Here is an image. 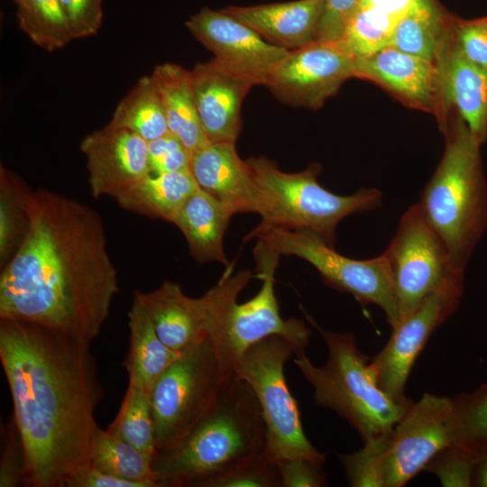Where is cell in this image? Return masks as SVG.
Wrapping results in <instances>:
<instances>
[{"label":"cell","instance_id":"14","mask_svg":"<svg viewBox=\"0 0 487 487\" xmlns=\"http://www.w3.org/2000/svg\"><path fill=\"white\" fill-rule=\"evenodd\" d=\"M354 62L340 41H315L290 51L265 86L284 104L317 110L354 77Z\"/></svg>","mask_w":487,"mask_h":487},{"label":"cell","instance_id":"23","mask_svg":"<svg viewBox=\"0 0 487 487\" xmlns=\"http://www.w3.org/2000/svg\"><path fill=\"white\" fill-rule=\"evenodd\" d=\"M234 214L200 188L185 201L171 223L185 236L191 255L199 262H218L229 266L223 239Z\"/></svg>","mask_w":487,"mask_h":487},{"label":"cell","instance_id":"17","mask_svg":"<svg viewBox=\"0 0 487 487\" xmlns=\"http://www.w3.org/2000/svg\"><path fill=\"white\" fill-rule=\"evenodd\" d=\"M80 150L95 198H114L152 174L148 142L131 131L106 125L84 137Z\"/></svg>","mask_w":487,"mask_h":487},{"label":"cell","instance_id":"8","mask_svg":"<svg viewBox=\"0 0 487 487\" xmlns=\"http://www.w3.org/2000/svg\"><path fill=\"white\" fill-rule=\"evenodd\" d=\"M295 354L283 337L271 335L252 345L235 374L253 390L265 424V456L274 464L307 458L319 464L326 455L308 439L300 412L284 375V365Z\"/></svg>","mask_w":487,"mask_h":487},{"label":"cell","instance_id":"11","mask_svg":"<svg viewBox=\"0 0 487 487\" xmlns=\"http://www.w3.org/2000/svg\"><path fill=\"white\" fill-rule=\"evenodd\" d=\"M391 276L400 320L414 312L431 293L464 282L446 249L417 203L402 214L395 234L382 253Z\"/></svg>","mask_w":487,"mask_h":487},{"label":"cell","instance_id":"16","mask_svg":"<svg viewBox=\"0 0 487 487\" xmlns=\"http://www.w3.org/2000/svg\"><path fill=\"white\" fill-rule=\"evenodd\" d=\"M185 25L215 55V60L255 85H265L290 51L267 41L224 10L204 7L190 16Z\"/></svg>","mask_w":487,"mask_h":487},{"label":"cell","instance_id":"32","mask_svg":"<svg viewBox=\"0 0 487 487\" xmlns=\"http://www.w3.org/2000/svg\"><path fill=\"white\" fill-rule=\"evenodd\" d=\"M452 400L451 446L480 460L487 454V383Z\"/></svg>","mask_w":487,"mask_h":487},{"label":"cell","instance_id":"33","mask_svg":"<svg viewBox=\"0 0 487 487\" xmlns=\"http://www.w3.org/2000/svg\"><path fill=\"white\" fill-rule=\"evenodd\" d=\"M106 430L153 458L156 447L151 393L129 383L119 411Z\"/></svg>","mask_w":487,"mask_h":487},{"label":"cell","instance_id":"3","mask_svg":"<svg viewBox=\"0 0 487 487\" xmlns=\"http://www.w3.org/2000/svg\"><path fill=\"white\" fill-rule=\"evenodd\" d=\"M265 424L251 387L236 374L224 379L198 423L173 448L156 452L158 487H198L202 482L264 452Z\"/></svg>","mask_w":487,"mask_h":487},{"label":"cell","instance_id":"6","mask_svg":"<svg viewBox=\"0 0 487 487\" xmlns=\"http://www.w3.org/2000/svg\"><path fill=\"white\" fill-rule=\"evenodd\" d=\"M318 331L328 357L316 366L306 354L294 363L312 386L315 405L335 411L360 435L363 442L390 434L412 402H399L382 391L368 370L370 358L357 346L351 332L322 328L302 309Z\"/></svg>","mask_w":487,"mask_h":487},{"label":"cell","instance_id":"44","mask_svg":"<svg viewBox=\"0 0 487 487\" xmlns=\"http://www.w3.org/2000/svg\"><path fill=\"white\" fill-rule=\"evenodd\" d=\"M69 487H145L142 483L126 480L89 466L70 482Z\"/></svg>","mask_w":487,"mask_h":487},{"label":"cell","instance_id":"37","mask_svg":"<svg viewBox=\"0 0 487 487\" xmlns=\"http://www.w3.org/2000/svg\"><path fill=\"white\" fill-rule=\"evenodd\" d=\"M478 462L468 452L449 446L436 454L424 470L435 474L445 487H469L473 486Z\"/></svg>","mask_w":487,"mask_h":487},{"label":"cell","instance_id":"40","mask_svg":"<svg viewBox=\"0 0 487 487\" xmlns=\"http://www.w3.org/2000/svg\"><path fill=\"white\" fill-rule=\"evenodd\" d=\"M148 152L153 174L189 170L191 152L170 132L148 142Z\"/></svg>","mask_w":487,"mask_h":487},{"label":"cell","instance_id":"25","mask_svg":"<svg viewBox=\"0 0 487 487\" xmlns=\"http://www.w3.org/2000/svg\"><path fill=\"white\" fill-rule=\"evenodd\" d=\"M128 326L130 344L124 364L129 383L151 393L158 378L182 352L170 349L161 341L136 291L128 312Z\"/></svg>","mask_w":487,"mask_h":487},{"label":"cell","instance_id":"21","mask_svg":"<svg viewBox=\"0 0 487 487\" xmlns=\"http://www.w3.org/2000/svg\"><path fill=\"white\" fill-rule=\"evenodd\" d=\"M161 341L176 352L207 338V312L203 296H187L180 286L165 280L156 289L135 290Z\"/></svg>","mask_w":487,"mask_h":487},{"label":"cell","instance_id":"30","mask_svg":"<svg viewBox=\"0 0 487 487\" xmlns=\"http://www.w3.org/2000/svg\"><path fill=\"white\" fill-rule=\"evenodd\" d=\"M151 456L124 439L98 426L96 428L91 466L115 476L141 482L145 487H158Z\"/></svg>","mask_w":487,"mask_h":487},{"label":"cell","instance_id":"15","mask_svg":"<svg viewBox=\"0 0 487 487\" xmlns=\"http://www.w3.org/2000/svg\"><path fill=\"white\" fill-rule=\"evenodd\" d=\"M354 77L372 81L403 105L433 115L439 129L447 127L452 109L445 87L444 67L388 46L355 58Z\"/></svg>","mask_w":487,"mask_h":487},{"label":"cell","instance_id":"29","mask_svg":"<svg viewBox=\"0 0 487 487\" xmlns=\"http://www.w3.org/2000/svg\"><path fill=\"white\" fill-rule=\"evenodd\" d=\"M107 125L131 131L147 142L170 132L162 99L152 76L139 79L117 105Z\"/></svg>","mask_w":487,"mask_h":487},{"label":"cell","instance_id":"45","mask_svg":"<svg viewBox=\"0 0 487 487\" xmlns=\"http://www.w3.org/2000/svg\"><path fill=\"white\" fill-rule=\"evenodd\" d=\"M473 485L487 487V454L476 464Z\"/></svg>","mask_w":487,"mask_h":487},{"label":"cell","instance_id":"1","mask_svg":"<svg viewBox=\"0 0 487 487\" xmlns=\"http://www.w3.org/2000/svg\"><path fill=\"white\" fill-rule=\"evenodd\" d=\"M23 205L26 231L1 271L0 318L91 345L120 291L102 218L91 207L42 188H27Z\"/></svg>","mask_w":487,"mask_h":487},{"label":"cell","instance_id":"12","mask_svg":"<svg viewBox=\"0 0 487 487\" xmlns=\"http://www.w3.org/2000/svg\"><path fill=\"white\" fill-rule=\"evenodd\" d=\"M464 282L446 286L430 295L394 327L384 347L368 363L378 387L396 401H411L405 386L412 366L433 332L458 308Z\"/></svg>","mask_w":487,"mask_h":487},{"label":"cell","instance_id":"28","mask_svg":"<svg viewBox=\"0 0 487 487\" xmlns=\"http://www.w3.org/2000/svg\"><path fill=\"white\" fill-rule=\"evenodd\" d=\"M408 10L389 3L360 5L339 41L355 58L371 56L390 46L395 27Z\"/></svg>","mask_w":487,"mask_h":487},{"label":"cell","instance_id":"5","mask_svg":"<svg viewBox=\"0 0 487 487\" xmlns=\"http://www.w3.org/2000/svg\"><path fill=\"white\" fill-rule=\"evenodd\" d=\"M257 240L253 256L262 281L259 292L248 301L237 303L238 295L254 276L247 270L231 275L230 267L203 295L207 309V335L224 378L235 374L244 353L266 337H283L298 356L305 354L311 335L304 321L280 316L274 283L281 254L265 241Z\"/></svg>","mask_w":487,"mask_h":487},{"label":"cell","instance_id":"46","mask_svg":"<svg viewBox=\"0 0 487 487\" xmlns=\"http://www.w3.org/2000/svg\"><path fill=\"white\" fill-rule=\"evenodd\" d=\"M378 1H380V0H360L358 6H360V5H368L373 4V3L378 2Z\"/></svg>","mask_w":487,"mask_h":487},{"label":"cell","instance_id":"19","mask_svg":"<svg viewBox=\"0 0 487 487\" xmlns=\"http://www.w3.org/2000/svg\"><path fill=\"white\" fill-rule=\"evenodd\" d=\"M189 170L198 187L234 214H261L262 191L235 143L208 142L192 152Z\"/></svg>","mask_w":487,"mask_h":487},{"label":"cell","instance_id":"35","mask_svg":"<svg viewBox=\"0 0 487 487\" xmlns=\"http://www.w3.org/2000/svg\"><path fill=\"white\" fill-rule=\"evenodd\" d=\"M390 434L367 440L351 454H338L346 479L353 487H384V457Z\"/></svg>","mask_w":487,"mask_h":487},{"label":"cell","instance_id":"24","mask_svg":"<svg viewBox=\"0 0 487 487\" xmlns=\"http://www.w3.org/2000/svg\"><path fill=\"white\" fill-rule=\"evenodd\" d=\"M447 103L463 118L475 140L487 141V69L468 61L454 43L444 63Z\"/></svg>","mask_w":487,"mask_h":487},{"label":"cell","instance_id":"47","mask_svg":"<svg viewBox=\"0 0 487 487\" xmlns=\"http://www.w3.org/2000/svg\"><path fill=\"white\" fill-rule=\"evenodd\" d=\"M14 3L17 1V0H13Z\"/></svg>","mask_w":487,"mask_h":487},{"label":"cell","instance_id":"38","mask_svg":"<svg viewBox=\"0 0 487 487\" xmlns=\"http://www.w3.org/2000/svg\"><path fill=\"white\" fill-rule=\"evenodd\" d=\"M1 428L0 487H15L25 482L26 457L13 414Z\"/></svg>","mask_w":487,"mask_h":487},{"label":"cell","instance_id":"20","mask_svg":"<svg viewBox=\"0 0 487 487\" xmlns=\"http://www.w3.org/2000/svg\"><path fill=\"white\" fill-rule=\"evenodd\" d=\"M326 0H296L223 9L267 41L293 51L317 41Z\"/></svg>","mask_w":487,"mask_h":487},{"label":"cell","instance_id":"10","mask_svg":"<svg viewBox=\"0 0 487 487\" xmlns=\"http://www.w3.org/2000/svg\"><path fill=\"white\" fill-rule=\"evenodd\" d=\"M265 241L280 254L294 255L310 263L327 286L351 294L360 304H373L394 327L400 320L391 276L383 254L356 260L337 253L319 234L304 229L272 227L251 238Z\"/></svg>","mask_w":487,"mask_h":487},{"label":"cell","instance_id":"43","mask_svg":"<svg viewBox=\"0 0 487 487\" xmlns=\"http://www.w3.org/2000/svg\"><path fill=\"white\" fill-rule=\"evenodd\" d=\"M360 0H326L317 41H339Z\"/></svg>","mask_w":487,"mask_h":487},{"label":"cell","instance_id":"26","mask_svg":"<svg viewBox=\"0 0 487 487\" xmlns=\"http://www.w3.org/2000/svg\"><path fill=\"white\" fill-rule=\"evenodd\" d=\"M151 76L162 99L169 131L191 154L207 144L197 113L190 71L177 64L164 63L155 67Z\"/></svg>","mask_w":487,"mask_h":487},{"label":"cell","instance_id":"13","mask_svg":"<svg viewBox=\"0 0 487 487\" xmlns=\"http://www.w3.org/2000/svg\"><path fill=\"white\" fill-rule=\"evenodd\" d=\"M452 398L425 393L411 402L391 432L384 487H401L452 445Z\"/></svg>","mask_w":487,"mask_h":487},{"label":"cell","instance_id":"36","mask_svg":"<svg viewBox=\"0 0 487 487\" xmlns=\"http://www.w3.org/2000/svg\"><path fill=\"white\" fill-rule=\"evenodd\" d=\"M198 487H281V483L276 464L262 453L209 477Z\"/></svg>","mask_w":487,"mask_h":487},{"label":"cell","instance_id":"39","mask_svg":"<svg viewBox=\"0 0 487 487\" xmlns=\"http://www.w3.org/2000/svg\"><path fill=\"white\" fill-rule=\"evenodd\" d=\"M454 43L468 61L487 69V17L455 18Z\"/></svg>","mask_w":487,"mask_h":487},{"label":"cell","instance_id":"34","mask_svg":"<svg viewBox=\"0 0 487 487\" xmlns=\"http://www.w3.org/2000/svg\"><path fill=\"white\" fill-rule=\"evenodd\" d=\"M27 187L1 165L0 258L5 262L17 249L27 227L23 198Z\"/></svg>","mask_w":487,"mask_h":487},{"label":"cell","instance_id":"22","mask_svg":"<svg viewBox=\"0 0 487 487\" xmlns=\"http://www.w3.org/2000/svg\"><path fill=\"white\" fill-rule=\"evenodd\" d=\"M455 18L436 0H413L397 23L390 46L444 67Z\"/></svg>","mask_w":487,"mask_h":487},{"label":"cell","instance_id":"31","mask_svg":"<svg viewBox=\"0 0 487 487\" xmlns=\"http://www.w3.org/2000/svg\"><path fill=\"white\" fill-rule=\"evenodd\" d=\"M15 5L19 28L37 46L53 51L74 40L60 0H17Z\"/></svg>","mask_w":487,"mask_h":487},{"label":"cell","instance_id":"4","mask_svg":"<svg viewBox=\"0 0 487 487\" xmlns=\"http://www.w3.org/2000/svg\"><path fill=\"white\" fill-rule=\"evenodd\" d=\"M441 160L417 202L453 269L464 274L487 228V183L481 144L454 109Z\"/></svg>","mask_w":487,"mask_h":487},{"label":"cell","instance_id":"27","mask_svg":"<svg viewBox=\"0 0 487 487\" xmlns=\"http://www.w3.org/2000/svg\"><path fill=\"white\" fill-rule=\"evenodd\" d=\"M198 188L190 170L152 173L115 195L114 199L126 210L171 223L185 201Z\"/></svg>","mask_w":487,"mask_h":487},{"label":"cell","instance_id":"7","mask_svg":"<svg viewBox=\"0 0 487 487\" xmlns=\"http://www.w3.org/2000/svg\"><path fill=\"white\" fill-rule=\"evenodd\" d=\"M246 162L262 195L261 223L246 240L261 231L281 227L312 231L334 246L335 229L344 218L382 206V193L376 188H361L346 196L326 189L317 181L322 170L318 163L287 173L263 156L251 157Z\"/></svg>","mask_w":487,"mask_h":487},{"label":"cell","instance_id":"9","mask_svg":"<svg viewBox=\"0 0 487 487\" xmlns=\"http://www.w3.org/2000/svg\"><path fill=\"white\" fill-rule=\"evenodd\" d=\"M211 340L184 350L151 391L156 452L176 446L214 404L224 381Z\"/></svg>","mask_w":487,"mask_h":487},{"label":"cell","instance_id":"41","mask_svg":"<svg viewBox=\"0 0 487 487\" xmlns=\"http://www.w3.org/2000/svg\"><path fill=\"white\" fill-rule=\"evenodd\" d=\"M74 39L94 35L103 18L102 0H60Z\"/></svg>","mask_w":487,"mask_h":487},{"label":"cell","instance_id":"42","mask_svg":"<svg viewBox=\"0 0 487 487\" xmlns=\"http://www.w3.org/2000/svg\"><path fill=\"white\" fill-rule=\"evenodd\" d=\"M281 487L327 486L323 464L307 458H292L276 464Z\"/></svg>","mask_w":487,"mask_h":487},{"label":"cell","instance_id":"2","mask_svg":"<svg viewBox=\"0 0 487 487\" xmlns=\"http://www.w3.org/2000/svg\"><path fill=\"white\" fill-rule=\"evenodd\" d=\"M0 319V362L25 452L24 483L69 487L91 465L95 411L106 397L90 345Z\"/></svg>","mask_w":487,"mask_h":487},{"label":"cell","instance_id":"18","mask_svg":"<svg viewBox=\"0 0 487 487\" xmlns=\"http://www.w3.org/2000/svg\"><path fill=\"white\" fill-rule=\"evenodd\" d=\"M197 113L209 142L235 143L241 129V107L255 84L213 59L190 71Z\"/></svg>","mask_w":487,"mask_h":487}]
</instances>
